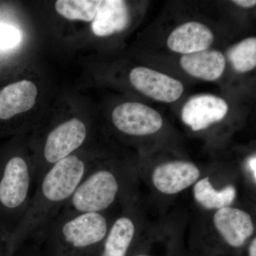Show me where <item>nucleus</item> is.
Returning <instances> with one entry per match:
<instances>
[{"mask_svg": "<svg viewBox=\"0 0 256 256\" xmlns=\"http://www.w3.org/2000/svg\"><path fill=\"white\" fill-rule=\"evenodd\" d=\"M88 169L84 156L75 153L52 165L38 178L26 214L13 234L18 250L28 239L38 236L57 216Z\"/></svg>", "mask_w": 256, "mask_h": 256, "instance_id": "f257e3e1", "label": "nucleus"}, {"mask_svg": "<svg viewBox=\"0 0 256 256\" xmlns=\"http://www.w3.org/2000/svg\"><path fill=\"white\" fill-rule=\"evenodd\" d=\"M36 184L35 158L18 148L0 153V226L10 233L22 220Z\"/></svg>", "mask_w": 256, "mask_h": 256, "instance_id": "f03ea898", "label": "nucleus"}, {"mask_svg": "<svg viewBox=\"0 0 256 256\" xmlns=\"http://www.w3.org/2000/svg\"><path fill=\"white\" fill-rule=\"evenodd\" d=\"M101 213H60L37 237L44 238L46 256H94L108 232Z\"/></svg>", "mask_w": 256, "mask_h": 256, "instance_id": "7ed1b4c3", "label": "nucleus"}, {"mask_svg": "<svg viewBox=\"0 0 256 256\" xmlns=\"http://www.w3.org/2000/svg\"><path fill=\"white\" fill-rule=\"evenodd\" d=\"M120 186L110 170L88 171L60 213H101L116 201Z\"/></svg>", "mask_w": 256, "mask_h": 256, "instance_id": "20e7f679", "label": "nucleus"}, {"mask_svg": "<svg viewBox=\"0 0 256 256\" xmlns=\"http://www.w3.org/2000/svg\"><path fill=\"white\" fill-rule=\"evenodd\" d=\"M87 127L82 120L73 118L57 124L47 133L37 156V182L50 166L75 154L87 138Z\"/></svg>", "mask_w": 256, "mask_h": 256, "instance_id": "39448f33", "label": "nucleus"}, {"mask_svg": "<svg viewBox=\"0 0 256 256\" xmlns=\"http://www.w3.org/2000/svg\"><path fill=\"white\" fill-rule=\"evenodd\" d=\"M114 126L120 132L133 136L153 134L161 129L162 118L159 112L139 102H124L114 109Z\"/></svg>", "mask_w": 256, "mask_h": 256, "instance_id": "423d86ee", "label": "nucleus"}, {"mask_svg": "<svg viewBox=\"0 0 256 256\" xmlns=\"http://www.w3.org/2000/svg\"><path fill=\"white\" fill-rule=\"evenodd\" d=\"M133 86L154 100L172 102L181 97L184 86L169 76L146 67L133 68L130 74Z\"/></svg>", "mask_w": 256, "mask_h": 256, "instance_id": "0eeeda50", "label": "nucleus"}, {"mask_svg": "<svg viewBox=\"0 0 256 256\" xmlns=\"http://www.w3.org/2000/svg\"><path fill=\"white\" fill-rule=\"evenodd\" d=\"M228 110V104L224 99L212 95L198 96L184 106L182 118L194 131H198L222 120Z\"/></svg>", "mask_w": 256, "mask_h": 256, "instance_id": "6e6552de", "label": "nucleus"}, {"mask_svg": "<svg viewBox=\"0 0 256 256\" xmlns=\"http://www.w3.org/2000/svg\"><path fill=\"white\" fill-rule=\"evenodd\" d=\"M37 94L36 85L31 80H22L3 87L0 90V130L2 124L33 108Z\"/></svg>", "mask_w": 256, "mask_h": 256, "instance_id": "1a4fd4ad", "label": "nucleus"}, {"mask_svg": "<svg viewBox=\"0 0 256 256\" xmlns=\"http://www.w3.org/2000/svg\"><path fill=\"white\" fill-rule=\"evenodd\" d=\"M200 176V170L194 164L174 161L158 165L153 172L152 182L162 193L174 194L191 186Z\"/></svg>", "mask_w": 256, "mask_h": 256, "instance_id": "9d476101", "label": "nucleus"}, {"mask_svg": "<svg viewBox=\"0 0 256 256\" xmlns=\"http://www.w3.org/2000/svg\"><path fill=\"white\" fill-rule=\"evenodd\" d=\"M216 228L229 245L242 246L254 233L252 217L244 212L232 207H224L214 216Z\"/></svg>", "mask_w": 256, "mask_h": 256, "instance_id": "9b49d317", "label": "nucleus"}, {"mask_svg": "<svg viewBox=\"0 0 256 256\" xmlns=\"http://www.w3.org/2000/svg\"><path fill=\"white\" fill-rule=\"evenodd\" d=\"M214 40L213 33L206 25L190 22L178 26L170 34L168 46L176 53L191 54L207 50Z\"/></svg>", "mask_w": 256, "mask_h": 256, "instance_id": "f8f14e48", "label": "nucleus"}, {"mask_svg": "<svg viewBox=\"0 0 256 256\" xmlns=\"http://www.w3.org/2000/svg\"><path fill=\"white\" fill-rule=\"evenodd\" d=\"M127 4L122 0L100 1L95 18L92 21V33L97 36H107L124 31L129 23Z\"/></svg>", "mask_w": 256, "mask_h": 256, "instance_id": "ddd939ff", "label": "nucleus"}, {"mask_svg": "<svg viewBox=\"0 0 256 256\" xmlns=\"http://www.w3.org/2000/svg\"><path fill=\"white\" fill-rule=\"evenodd\" d=\"M180 64L192 76L205 80H215L222 76L226 67L223 54L218 50H205L183 55Z\"/></svg>", "mask_w": 256, "mask_h": 256, "instance_id": "4468645a", "label": "nucleus"}, {"mask_svg": "<svg viewBox=\"0 0 256 256\" xmlns=\"http://www.w3.org/2000/svg\"><path fill=\"white\" fill-rule=\"evenodd\" d=\"M194 194L195 200L205 208L220 210L229 206L234 202L236 191L235 188L230 185L220 191H216L210 183V178H205L195 185Z\"/></svg>", "mask_w": 256, "mask_h": 256, "instance_id": "2eb2a0df", "label": "nucleus"}, {"mask_svg": "<svg viewBox=\"0 0 256 256\" xmlns=\"http://www.w3.org/2000/svg\"><path fill=\"white\" fill-rule=\"evenodd\" d=\"M100 1L94 0H58L55 9L63 18L72 21L92 22Z\"/></svg>", "mask_w": 256, "mask_h": 256, "instance_id": "dca6fc26", "label": "nucleus"}, {"mask_svg": "<svg viewBox=\"0 0 256 256\" xmlns=\"http://www.w3.org/2000/svg\"><path fill=\"white\" fill-rule=\"evenodd\" d=\"M228 58L234 69L240 73H246L256 68V38H246L236 45L228 52Z\"/></svg>", "mask_w": 256, "mask_h": 256, "instance_id": "f3484780", "label": "nucleus"}, {"mask_svg": "<svg viewBox=\"0 0 256 256\" xmlns=\"http://www.w3.org/2000/svg\"><path fill=\"white\" fill-rule=\"evenodd\" d=\"M18 252L13 234L0 226V256H15Z\"/></svg>", "mask_w": 256, "mask_h": 256, "instance_id": "a211bd4d", "label": "nucleus"}, {"mask_svg": "<svg viewBox=\"0 0 256 256\" xmlns=\"http://www.w3.org/2000/svg\"><path fill=\"white\" fill-rule=\"evenodd\" d=\"M20 40V33L16 28L0 24V48L14 46L18 44Z\"/></svg>", "mask_w": 256, "mask_h": 256, "instance_id": "6ab92c4d", "label": "nucleus"}, {"mask_svg": "<svg viewBox=\"0 0 256 256\" xmlns=\"http://www.w3.org/2000/svg\"><path fill=\"white\" fill-rule=\"evenodd\" d=\"M233 2L234 4L244 8H252L256 4L255 0H235V1H233Z\"/></svg>", "mask_w": 256, "mask_h": 256, "instance_id": "aec40b11", "label": "nucleus"}, {"mask_svg": "<svg viewBox=\"0 0 256 256\" xmlns=\"http://www.w3.org/2000/svg\"><path fill=\"white\" fill-rule=\"evenodd\" d=\"M248 169L250 170V172L252 175V178H254V180H256V156H252V158H249V160H248Z\"/></svg>", "mask_w": 256, "mask_h": 256, "instance_id": "412c9836", "label": "nucleus"}, {"mask_svg": "<svg viewBox=\"0 0 256 256\" xmlns=\"http://www.w3.org/2000/svg\"><path fill=\"white\" fill-rule=\"evenodd\" d=\"M249 256H256V239L254 238L250 248H249Z\"/></svg>", "mask_w": 256, "mask_h": 256, "instance_id": "4be33fe9", "label": "nucleus"}, {"mask_svg": "<svg viewBox=\"0 0 256 256\" xmlns=\"http://www.w3.org/2000/svg\"><path fill=\"white\" fill-rule=\"evenodd\" d=\"M26 256H41L38 255V254H31V255Z\"/></svg>", "mask_w": 256, "mask_h": 256, "instance_id": "5701e85b", "label": "nucleus"}, {"mask_svg": "<svg viewBox=\"0 0 256 256\" xmlns=\"http://www.w3.org/2000/svg\"><path fill=\"white\" fill-rule=\"evenodd\" d=\"M137 256H144V255H138Z\"/></svg>", "mask_w": 256, "mask_h": 256, "instance_id": "b1692460", "label": "nucleus"}]
</instances>
